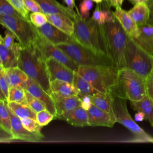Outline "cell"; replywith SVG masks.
<instances>
[{"instance_id":"cell-41","label":"cell","mask_w":153,"mask_h":153,"mask_svg":"<svg viewBox=\"0 0 153 153\" xmlns=\"http://www.w3.org/2000/svg\"><path fill=\"white\" fill-rule=\"evenodd\" d=\"M26 9L32 13L42 12L40 6L35 0H23Z\"/></svg>"},{"instance_id":"cell-55","label":"cell","mask_w":153,"mask_h":153,"mask_svg":"<svg viewBox=\"0 0 153 153\" xmlns=\"http://www.w3.org/2000/svg\"><path fill=\"white\" fill-rule=\"evenodd\" d=\"M152 56H153V53H152Z\"/></svg>"},{"instance_id":"cell-6","label":"cell","mask_w":153,"mask_h":153,"mask_svg":"<svg viewBox=\"0 0 153 153\" xmlns=\"http://www.w3.org/2000/svg\"><path fill=\"white\" fill-rule=\"evenodd\" d=\"M56 46L79 66H114L107 54L97 53L76 42L60 44Z\"/></svg>"},{"instance_id":"cell-12","label":"cell","mask_w":153,"mask_h":153,"mask_svg":"<svg viewBox=\"0 0 153 153\" xmlns=\"http://www.w3.org/2000/svg\"><path fill=\"white\" fill-rule=\"evenodd\" d=\"M45 63L50 82L58 79L73 83L75 71L53 58L47 59Z\"/></svg>"},{"instance_id":"cell-30","label":"cell","mask_w":153,"mask_h":153,"mask_svg":"<svg viewBox=\"0 0 153 153\" xmlns=\"http://www.w3.org/2000/svg\"><path fill=\"white\" fill-rule=\"evenodd\" d=\"M0 130L11 135V123L7 102L2 100H0Z\"/></svg>"},{"instance_id":"cell-19","label":"cell","mask_w":153,"mask_h":153,"mask_svg":"<svg viewBox=\"0 0 153 153\" xmlns=\"http://www.w3.org/2000/svg\"><path fill=\"white\" fill-rule=\"evenodd\" d=\"M114 17L119 22L126 33L130 37L135 38L139 33V27L134 20L130 17L128 12L121 7L115 8L112 11Z\"/></svg>"},{"instance_id":"cell-29","label":"cell","mask_w":153,"mask_h":153,"mask_svg":"<svg viewBox=\"0 0 153 153\" xmlns=\"http://www.w3.org/2000/svg\"><path fill=\"white\" fill-rule=\"evenodd\" d=\"M8 108L20 119L23 118H32L36 120V113L27 105V103H19L14 102H7Z\"/></svg>"},{"instance_id":"cell-21","label":"cell","mask_w":153,"mask_h":153,"mask_svg":"<svg viewBox=\"0 0 153 153\" xmlns=\"http://www.w3.org/2000/svg\"><path fill=\"white\" fill-rule=\"evenodd\" d=\"M139 33L134 39L146 51L153 53V25L148 23L138 26Z\"/></svg>"},{"instance_id":"cell-14","label":"cell","mask_w":153,"mask_h":153,"mask_svg":"<svg viewBox=\"0 0 153 153\" xmlns=\"http://www.w3.org/2000/svg\"><path fill=\"white\" fill-rule=\"evenodd\" d=\"M25 90L41 101L45 107L46 109L51 113L54 116V118H56V110L54 102L50 95L39 85L29 78Z\"/></svg>"},{"instance_id":"cell-54","label":"cell","mask_w":153,"mask_h":153,"mask_svg":"<svg viewBox=\"0 0 153 153\" xmlns=\"http://www.w3.org/2000/svg\"><path fill=\"white\" fill-rule=\"evenodd\" d=\"M0 65H2V62H1V59H0Z\"/></svg>"},{"instance_id":"cell-49","label":"cell","mask_w":153,"mask_h":153,"mask_svg":"<svg viewBox=\"0 0 153 153\" xmlns=\"http://www.w3.org/2000/svg\"><path fill=\"white\" fill-rule=\"evenodd\" d=\"M64 2L66 3L67 5V7L72 10H74V8L75 7V0H63Z\"/></svg>"},{"instance_id":"cell-11","label":"cell","mask_w":153,"mask_h":153,"mask_svg":"<svg viewBox=\"0 0 153 153\" xmlns=\"http://www.w3.org/2000/svg\"><path fill=\"white\" fill-rule=\"evenodd\" d=\"M8 111L11 123V136L14 140H21L32 142H39L42 140L44 136L41 132H31L27 130L23 126L21 119L16 115L9 108Z\"/></svg>"},{"instance_id":"cell-28","label":"cell","mask_w":153,"mask_h":153,"mask_svg":"<svg viewBox=\"0 0 153 153\" xmlns=\"http://www.w3.org/2000/svg\"><path fill=\"white\" fill-rule=\"evenodd\" d=\"M90 97L93 105L110 114L114 117L112 111V97L109 93H105L98 91L94 95L91 96Z\"/></svg>"},{"instance_id":"cell-10","label":"cell","mask_w":153,"mask_h":153,"mask_svg":"<svg viewBox=\"0 0 153 153\" xmlns=\"http://www.w3.org/2000/svg\"><path fill=\"white\" fill-rule=\"evenodd\" d=\"M40 51L45 60L53 58L65 65L75 72H77L79 65L73 61L65 52L52 44L39 33L33 44Z\"/></svg>"},{"instance_id":"cell-17","label":"cell","mask_w":153,"mask_h":153,"mask_svg":"<svg viewBox=\"0 0 153 153\" xmlns=\"http://www.w3.org/2000/svg\"><path fill=\"white\" fill-rule=\"evenodd\" d=\"M57 118L66 121L70 124L76 127H85L88 126V116L87 111L81 106L65 111Z\"/></svg>"},{"instance_id":"cell-48","label":"cell","mask_w":153,"mask_h":153,"mask_svg":"<svg viewBox=\"0 0 153 153\" xmlns=\"http://www.w3.org/2000/svg\"><path fill=\"white\" fill-rule=\"evenodd\" d=\"M145 120V115L143 112L141 111H137L134 115V121H142Z\"/></svg>"},{"instance_id":"cell-1","label":"cell","mask_w":153,"mask_h":153,"mask_svg":"<svg viewBox=\"0 0 153 153\" xmlns=\"http://www.w3.org/2000/svg\"><path fill=\"white\" fill-rule=\"evenodd\" d=\"M17 66L48 94L51 93L45 60L33 44L22 47L19 56Z\"/></svg>"},{"instance_id":"cell-3","label":"cell","mask_w":153,"mask_h":153,"mask_svg":"<svg viewBox=\"0 0 153 153\" xmlns=\"http://www.w3.org/2000/svg\"><path fill=\"white\" fill-rule=\"evenodd\" d=\"M74 30L72 36L75 41L97 53L107 54L100 25L92 17L84 18L75 7ZM108 55V54H107Z\"/></svg>"},{"instance_id":"cell-35","label":"cell","mask_w":153,"mask_h":153,"mask_svg":"<svg viewBox=\"0 0 153 153\" xmlns=\"http://www.w3.org/2000/svg\"><path fill=\"white\" fill-rule=\"evenodd\" d=\"M29 20L36 27H40L48 22L45 14L42 12L32 13L29 15Z\"/></svg>"},{"instance_id":"cell-32","label":"cell","mask_w":153,"mask_h":153,"mask_svg":"<svg viewBox=\"0 0 153 153\" xmlns=\"http://www.w3.org/2000/svg\"><path fill=\"white\" fill-rule=\"evenodd\" d=\"M26 100L27 105L33 110L36 113L46 109L42 103L39 101L37 98L34 97L33 95L30 94L29 92L25 90Z\"/></svg>"},{"instance_id":"cell-7","label":"cell","mask_w":153,"mask_h":153,"mask_svg":"<svg viewBox=\"0 0 153 153\" xmlns=\"http://www.w3.org/2000/svg\"><path fill=\"white\" fill-rule=\"evenodd\" d=\"M126 66L146 79L153 72V56L128 36L125 48Z\"/></svg>"},{"instance_id":"cell-34","label":"cell","mask_w":153,"mask_h":153,"mask_svg":"<svg viewBox=\"0 0 153 153\" xmlns=\"http://www.w3.org/2000/svg\"><path fill=\"white\" fill-rule=\"evenodd\" d=\"M0 15L23 17L7 0H0Z\"/></svg>"},{"instance_id":"cell-47","label":"cell","mask_w":153,"mask_h":153,"mask_svg":"<svg viewBox=\"0 0 153 153\" xmlns=\"http://www.w3.org/2000/svg\"><path fill=\"white\" fill-rule=\"evenodd\" d=\"M148 5L149 8V17L148 21V23L151 25H153V0H148Z\"/></svg>"},{"instance_id":"cell-45","label":"cell","mask_w":153,"mask_h":153,"mask_svg":"<svg viewBox=\"0 0 153 153\" xmlns=\"http://www.w3.org/2000/svg\"><path fill=\"white\" fill-rule=\"evenodd\" d=\"M13 140H14L13 136L3 131L0 132V142H10Z\"/></svg>"},{"instance_id":"cell-5","label":"cell","mask_w":153,"mask_h":153,"mask_svg":"<svg viewBox=\"0 0 153 153\" xmlns=\"http://www.w3.org/2000/svg\"><path fill=\"white\" fill-rule=\"evenodd\" d=\"M130 101H137L146 95V79L125 66L118 69V84L109 93Z\"/></svg>"},{"instance_id":"cell-20","label":"cell","mask_w":153,"mask_h":153,"mask_svg":"<svg viewBox=\"0 0 153 153\" xmlns=\"http://www.w3.org/2000/svg\"><path fill=\"white\" fill-rule=\"evenodd\" d=\"M22 47L19 42H15L13 48H7L3 43L0 44V59L5 69L17 66L19 56Z\"/></svg>"},{"instance_id":"cell-13","label":"cell","mask_w":153,"mask_h":153,"mask_svg":"<svg viewBox=\"0 0 153 153\" xmlns=\"http://www.w3.org/2000/svg\"><path fill=\"white\" fill-rule=\"evenodd\" d=\"M38 32L52 44L57 45L60 44L75 42L70 36L56 27L49 22L40 27H36Z\"/></svg>"},{"instance_id":"cell-52","label":"cell","mask_w":153,"mask_h":153,"mask_svg":"<svg viewBox=\"0 0 153 153\" xmlns=\"http://www.w3.org/2000/svg\"><path fill=\"white\" fill-rule=\"evenodd\" d=\"M91 1L96 2V4H101L103 0H91Z\"/></svg>"},{"instance_id":"cell-31","label":"cell","mask_w":153,"mask_h":153,"mask_svg":"<svg viewBox=\"0 0 153 153\" xmlns=\"http://www.w3.org/2000/svg\"><path fill=\"white\" fill-rule=\"evenodd\" d=\"M7 102H14L19 103H27L25 90L16 87H10Z\"/></svg>"},{"instance_id":"cell-22","label":"cell","mask_w":153,"mask_h":153,"mask_svg":"<svg viewBox=\"0 0 153 153\" xmlns=\"http://www.w3.org/2000/svg\"><path fill=\"white\" fill-rule=\"evenodd\" d=\"M48 22L64 33L72 36L74 30V20L71 18L60 14H46Z\"/></svg>"},{"instance_id":"cell-50","label":"cell","mask_w":153,"mask_h":153,"mask_svg":"<svg viewBox=\"0 0 153 153\" xmlns=\"http://www.w3.org/2000/svg\"><path fill=\"white\" fill-rule=\"evenodd\" d=\"M0 100L4 101L5 102H7V97L4 93L3 91L2 90L1 87H0Z\"/></svg>"},{"instance_id":"cell-38","label":"cell","mask_w":153,"mask_h":153,"mask_svg":"<svg viewBox=\"0 0 153 153\" xmlns=\"http://www.w3.org/2000/svg\"><path fill=\"white\" fill-rule=\"evenodd\" d=\"M0 87L7 97L10 85L7 76L5 69L2 66V65H0Z\"/></svg>"},{"instance_id":"cell-53","label":"cell","mask_w":153,"mask_h":153,"mask_svg":"<svg viewBox=\"0 0 153 153\" xmlns=\"http://www.w3.org/2000/svg\"><path fill=\"white\" fill-rule=\"evenodd\" d=\"M3 42V38L1 36V35H0V44H2Z\"/></svg>"},{"instance_id":"cell-33","label":"cell","mask_w":153,"mask_h":153,"mask_svg":"<svg viewBox=\"0 0 153 153\" xmlns=\"http://www.w3.org/2000/svg\"><path fill=\"white\" fill-rule=\"evenodd\" d=\"M9 4L25 19L29 20V11L25 6L23 0H7Z\"/></svg>"},{"instance_id":"cell-24","label":"cell","mask_w":153,"mask_h":153,"mask_svg":"<svg viewBox=\"0 0 153 153\" xmlns=\"http://www.w3.org/2000/svg\"><path fill=\"white\" fill-rule=\"evenodd\" d=\"M128 14L138 26L148 23L149 17V8L147 3H139L134 5Z\"/></svg>"},{"instance_id":"cell-9","label":"cell","mask_w":153,"mask_h":153,"mask_svg":"<svg viewBox=\"0 0 153 153\" xmlns=\"http://www.w3.org/2000/svg\"><path fill=\"white\" fill-rule=\"evenodd\" d=\"M0 24L16 35L23 48L33 44L39 34L36 26L22 17L0 15Z\"/></svg>"},{"instance_id":"cell-15","label":"cell","mask_w":153,"mask_h":153,"mask_svg":"<svg viewBox=\"0 0 153 153\" xmlns=\"http://www.w3.org/2000/svg\"><path fill=\"white\" fill-rule=\"evenodd\" d=\"M88 116V126H103L112 127L116 120L110 114L99 109L92 104L87 111Z\"/></svg>"},{"instance_id":"cell-51","label":"cell","mask_w":153,"mask_h":153,"mask_svg":"<svg viewBox=\"0 0 153 153\" xmlns=\"http://www.w3.org/2000/svg\"><path fill=\"white\" fill-rule=\"evenodd\" d=\"M133 5L139 4V3H147L148 0H128Z\"/></svg>"},{"instance_id":"cell-44","label":"cell","mask_w":153,"mask_h":153,"mask_svg":"<svg viewBox=\"0 0 153 153\" xmlns=\"http://www.w3.org/2000/svg\"><path fill=\"white\" fill-rule=\"evenodd\" d=\"M81 100V106L84 108L85 110L88 111L91 106L92 105V102L91 100V97L90 96H85L81 98H80Z\"/></svg>"},{"instance_id":"cell-16","label":"cell","mask_w":153,"mask_h":153,"mask_svg":"<svg viewBox=\"0 0 153 153\" xmlns=\"http://www.w3.org/2000/svg\"><path fill=\"white\" fill-rule=\"evenodd\" d=\"M50 95L54 102L56 110V118L65 111L81 106V100L76 96H62L53 92Z\"/></svg>"},{"instance_id":"cell-27","label":"cell","mask_w":153,"mask_h":153,"mask_svg":"<svg viewBox=\"0 0 153 153\" xmlns=\"http://www.w3.org/2000/svg\"><path fill=\"white\" fill-rule=\"evenodd\" d=\"M73 84L78 90V97L81 98L85 96H93L98 92L86 79L77 72H74Z\"/></svg>"},{"instance_id":"cell-39","label":"cell","mask_w":153,"mask_h":153,"mask_svg":"<svg viewBox=\"0 0 153 153\" xmlns=\"http://www.w3.org/2000/svg\"><path fill=\"white\" fill-rule=\"evenodd\" d=\"M93 7L91 0H82L79 4V13L85 19H88L90 11Z\"/></svg>"},{"instance_id":"cell-25","label":"cell","mask_w":153,"mask_h":153,"mask_svg":"<svg viewBox=\"0 0 153 153\" xmlns=\"http://www.w3.org/2000/svg\"><path fill=\"white\" fill-rule=\"evenodd\" d=\"M131 107L136 111H141L145 115V120H148L153 127V100L147 95L137 101H130Z\"/></svg>"},{"instance_id":"cell-4","label":"cell","mask_w":153,"mask_h":153,"mask_svg":"<svg viewBox=\"0 0 153 153\" xmlns=\"http://www.w3.org/2000/svg\"><path fill=\"white\" fill-rule=\"evenodd\" d=\"M77 72L99 92L111 93L118 84V69L115 66H79Z\"/></svg>"},{"instance_id":"cell-26","label":"cell","mask_w":153,"mask_h":153,"mask_svg":"<svg viewBox=\"0 0 153 153\" xmlns=\"http://www.w3.org/2000/svg\"><path fill=\"white\" fill-rule=\"evenodd\" d=\"M51 92L62 96H78V90L73 83L55 79L50 82Z\"/></svg>"},{"instance_id":"cell-2","label":"cell","mask_w":153,"mask_h":153,"mask_svg":"<svg viewBox=\"0 0 153 153\" xmlns=\"http://www.w3.org/2000/svg\"><path fill=\"white\" fill-rule=\"evenodd\" d=\"M99 25L108 56L118 69L125 67V48L128 35L114 16L111 20Z\"/></svg>"},{"instance_id":"cell-40","label":"cell","mask_w":153,"mask_h":153,"mask_svg":"<svg viewBox=\"0 0 153 153\" xmlns=\"http://www.w3.org/2000/svg\"><path fill=\"white\" fill-rule=\"evenodd\" d=\"M16 38V35L9 29L5 31V36L3 38V44L8 48H13L14 45V40Z\"/></svg>"},{"instance_id":"cell-43","label":"cell","mask_w":153,"mask_h":153,"mask_svg":"<svg viewBox=\"0 0 153 153\" xmlns=\"http://www.w3.org/2000/svg\"><path fill=\"white\" fill-rule=\"evenodd\" d=\"M101 13H102V7L100 4H97L96 7L93 12L92 18L97 23V24H100V19H101Z\"/></svg>"},{"instance_id":"cell-37","label":"cell","mask_w":153,"mask_h":153,"mask_svg":"<svg viewBox=\"0 0 153 153\" xmlns=\"http://www.w3.org/2000/svg\"><path fill=\"white\" fill-rule=\"evenodd\" d=\"M54 118V116L47 109H44L36 113V120L38 124L42 127L47 125Z\"/></svg>"},{"instance_id":"cell-46","label":"cell","mask_w":153,"mask_h":153,"mask_svg":"<svg viewBox=\"0 0 153 153\" xmlns=\"http://www.w3.org/2000/svg\"><path fill=\"white\" fill-rule=\"evenodd\" d=\"M124 0H104L109 7H114L115 8L121 7Z\"/></svg>"},{"instance_id":"cell-23","label":"cell","mask_w":153,"mask_h":153,"mask_svg":"<svg viewBox=\"0 0 153 153\" xmlns=\"http://www.w3.org/2000/svg\"><path fill=\"white\" fill-rule=\"evenodd\" d=\"M10 87H16L25 89L28 76L18 66L5 69Z\"/></svg>"},{"instance_id":"cell-18","label":"cell","mask_w":153,"mask_h":153,"mask_svg":"<svg viewBox=\"0 0 153 153\" xmlns=\"http://www.w3.org/2000/svg\"><path fill=\"white\" fill-rule=\"evenodd\" d=\"M45 14H60L65 15L74 20L76 16V11L69 9L59 3L56 0H35Z\"/></svg>"},{"instance_id":"cell-42","label":"cell","mask_w":153,"mask_h":153,"mask_svg":"<svg viewBox=\"0 0 153 153\" xmlns=\"http://www.w3.org/2000/svg\"><path fill=\"white\" fill-rule=\"evenodd\" d=\"M146 95L153 100V72L146 79Z\"/></svg>"},{"instance_id":"cell-8","label":"cell","mask_w":153,"mask_h":153,"mask_svg":"<svg viewBox=\"0 0 153 153\" xmlns=\"http://www.w3.org/2000/svg\"><path fill=\"white\" fill-rule=\"evenodd\" d=\"M112 97V111L116 123L127 128L134 135V141L153 143V137L140 127L130 115L127 107V99L120 96L110 94Z\"/></svg>"},{"instance_id":"cell-36","label":"cell","mask_w":153,"mask_h":153,"mask_svg":"<svg viewBox=\"0 0 153 153\" xmlns=\"http://www.w3.org/2000/svg\"><path fill=\"white\" fill-rule=\"evenodd\" d=\"M23 126L31 132L41 133L42 126H40L36 120L32 118H23L21 119Z\"/></svg>"}]
</instances>
